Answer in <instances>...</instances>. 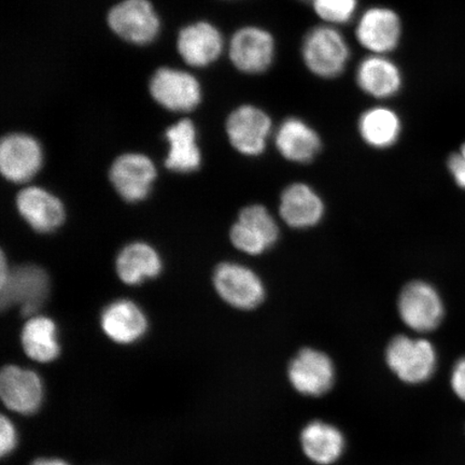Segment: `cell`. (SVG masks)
<instances>
[{
  "label": "cell",
  "instance_id": "cell-31",
  "mask_svg": "<svg viewBox=\"0 0 465 465\" xmlns=\"http://www.w3.org/2000/svg\"><path fill=\"white\" fill-rule=\"evenodd\" d=\"M447 166H449L451 176L458 187L465 190V159L461 153H452L449 162H447Z\"/></svg>",
  "mask_w": 465,
  "mask_h": 465
},
{
  "label": "cell",
  "instance_id": "cell-15",
  "mask_svg": "<svg viewBox=\"0 0 465 465\" xmlns=\"http://www.w3.org/2000/svg\"><path fill=\"white\" fill-rule=\"evenodd\" d=\"M16 208L25 223L39 232L60 229L66 218L61 200L39 187L22 190L16 196Z\"/></svg>",
  "mask_w": 465,
  "mask_h": 465
},
{
  "label": "cell",
  "instance_id": "cell-27",
  "mask_svg": "<svg viewBox=\"0 0 465 465\" xmlns=\"http://www.w3.org/2000/svg\"><path fill=\"white\" fill-rule=\"evenodd\" d=\"M316 15L328 25L351 22L358 8V0H312Z\"/></svg>",
  "mask_w": 465,
  "mask_h": 465
},
{
  "label": "cell",
  "instance_id": "cell-24",
  "mask_svg": "<svg viewBox=\"0 0 465 465\" xmlns=\"http://www.w3.org/2000/svg\"><path fill=\"white\" fill-rule=\"evenodd\" d=\"M22 347L27 356L40 363H49L60 356L57 327L54 320L34 316L27 320L21 333Z\"/></svg>",
  "mask_w": 465,
  "mask_h": 465
},
{
  "label": "cell",
  "instance_id": "cell-25",
  "mask_svg": "<svg viewBox=\"0 0 465 465\" xmlns=\"http://www.w3.org/2000/svg\"><path fill=\"white\" fill-rule=\"evenodd\" d=\"M402 124L398 114L387 107L366 110L359 120V133L363 141L377 149L392 147L398 142Z\"/></svg>",
  "mask_w": 465,
  "mask_h": 465
},
{
  "label": "cell",
  "instance_id": "cell-16",
  "mask_svg": "<svg viewBox=\"0 0 465 465\" xmlns=\"http://www.w3.org/2000/svg\"><path fill=\"white\" fill-rule=\"evenodd\" d=\"M101 327L110 340L120 345H130L143 337L148 319L142 308L130 300L113 302L102 312Z\"/></svg>",
  "mask_w": 465,
  "mask_h": 465
},
{
  "label": "cell",
  "instance_id": "cell-18",
  "mask_svg": "<svg viewBox=\"0 0 465 465\" xmlns=\"http://www.w3.org/2000/svg\"><path fill=\"white\" fill-rule=\"evenodd\" d=\"M356 81L365 94L377 100H386L398 94L403 84L397 64L380 54H371L360 62Z\"/></svg>",
  "mask_w": 465,
  "mask_h": 465
},
{
  "label": "cell",
  "instance_id": "cell-13",
  "mask_svg": "<svg viewBox=\"0 0 465 465\" xmlns=\"http://www.w3.org/2000/svg\"><path fill=\"white\" fill-rule=\"evenodd\" d=\"M402 36V23L394 10L373 7L365 11L356 27V37L364 49L385 55L397 48Z\"/></svg>",
  "mask_w": 465,
  "mask_h": 465
},
{
  "label": "cell",
  "instance_id": "cell-5",
  "mask_svg": "<svg viewBox=\"0 0 465 465\" xmlns=\"http://www.w3.org/2000/svg\"><path fill=\"white\" fill-rule=\"evenodd\" d=\"M213 286L220 298L237 310H254L265 299V287L261 278L248 267L232 262L216 267Z\"/></svg>",
  "mask_w": 465,
  "mask_h": 465
},
{
  "label": "cell",
  "instance_id": "cell-28",
  "mask_svg": "<svg viewBox=\"0 0 465 465\" xmlns=\"http://www.w3.org/2000/svg\"><path fill=\"white\" fill-rule=\"evenodd\" d=\"M230 237L235 248L250 255H259L265 252L267 249H270L263 237L238 220L232 226Z\"/></svg>",
  "mask_w": 465,
  "mask_h": 465
},
{
  "label": "cell",
  "instance_id": "cell-1",
  "mask_svg": "<svg viewBox=\"0 0 465 465\" xmlns=\"http://www.w3.org/2000/svg\"><path fill=\"white\" fill-rule=\"evenodd\" d=\"M49 291L50 279L42 267L27 264L11 270L5 255H2L0 302L3 310L19 305L23 316H36Z\"/></svg>",
  "mask_w": 465,
  "mask_h": 465
},
{
  "label": "cell",
  "instance_id": "cell-17",
  "mask_svg": "<svg viewBox=\"0 0 465 465\" xmlns=\"http://www.w3.org/2000/svg\"><path fill=\"white\" fill-rule=\"evenodd\" d=\"M279 213L290 228L310 229L323 218L324 203L310 185L296 183L283 190Z\"/></svg>",
  "mask_w": 465,
  "mask_h": 465
},
{
  "label": "cell",
  "instance_id": "cell-4",
  "mask_svg": "<svg viewBox=\"0 0 465 465\" xmlns=\"http://www.w3.org/2000/svg\"><path fill=\"white\" fill-rule=\"evenodd\" d=\"M401 319L411 330L428 333L444 319L445 307L438 290L426 282L407 283L399 296Z\"/></svg>",
  "mask_w": 465,
  "mask_h": 465
},
{
  "label": "cell",
  "instance_id": "cell-7",
  "mask_svg": "<svg viewBox=\"0 0 465 465\" xmlns=\"http://www.w3.org/2000/svg\"><path fill=\"white\" fill-rule=\"evenodd\" d=\"M272 129L270 115L252 104L238 107L226 121V134L232 148L248 156L264 153Z\"/></svg>",
  "mask_w": 465,
  "mask_h": 465
},
{
  "label": "cell",
  "instance_id": "cell-12",
  "mask_svg": "<svg viewBox=\"0 0 465 465\" xmlns=\"http://www.w3.org/2000/svg\"><path fill=\"white\" fill-rule=\"evenodd\" d=\"M155 102L172 112H191L201 102V86L193 75L172 68H161L150 81Z\"/></svg>",
  "mask_w": 465,
  "mask_h": 465
},
{
  "label": "cell",
  "instance_id": "cell-29",
  "mask_svg": "<svg viewBox=\"0 0 465 465\" xmlns=\"http://www.w3.org/2000/svg\"><path fill=\"white\" fill-rule=\"evenodd\" d=\"M17 444L16 429L9 418L3 416L0 421V451L2 456L10 455L15 450Z\"/></svg>",
  "mask_w": 465,
  "mask_h": 465
},
{
  "label": "cell",
  "instance_id": "cell-30",
  "mask_svg": "<svg viewBox=\"0 0 465 465\" xmlns=\"http://www.w3.org/2000/svg\"><path fill=\"white\" fill-rule=\"evenodd\" d=\"M450 383L453 392L465 402V357L459 360L453 368Z\"/></svg>",
  "mask_w": 465,
  "mask_h": 465
},
{
  "label": "cell",
  "instance_id": "cell-14",
  "mask_svg": "<svg viewBox=\"0 0 465 465\" xmlns=\"http://www.w3.org/2000/svg\"><path fill=\"white\" fill-rule=\"evenodd\" d=\"M0 395L10 411L22 415L35 414L44 401L42 378L20 366H5L0 375Z\"/></svg>",
  "mask_w": 465,
  "mask_h": 465
},
{
  "label": "cell",
  "instance_id": "cell-33",
  "mask_svg": "<svg viewBox=\"0 0 465 465\" xmlns=\"http://www.w3.org/2000/svg\"><path fill=\"white\" fill-rule=\"evenodd\" d=\"M460 153L463 156V158L465 159V143L462 144Z\"/></svg>",
  "mask_w": 465,
  "mask_h": 465
},
{
  "label": "cell",
  "instance_id": "cell-26",
  "mask_svg": "<svg viewBox=\"0 0 465 465\" xmlns=\"http://www.w3.org/2000/svg\"><path fill=\"white\" fill-rule=\"evenodd\" d=\"M238 221L257 232L260 236L264 238L270 248L274 246L278 241V224L275 218L264 206L252 205L243 208Z\"/></svg>",
  "mask_w": 465,
  "mask_h": 465
},
{
  "label": "cell",
  "instance_id": "cell-2",
  "mask_svg": "<svg viewBox=\"0 0 465 465\" xmlns=\"http://www.w3.org/2000/svg\"><path fill=\"white\" fill-rule=\"evenodd\" d=\"M351 56L348 43L332 25H320L306 34L302 57L308 71L319 78L333 79L345 71Z\"/></svg>",
  "mask_w": 465,
  "mask_h": 465
},
{
  "label": "cell",
  "instance_id": "cell-10",
  "mask_svg": "<svg viewBox=\"0 0 465 465\" xmlns=\"http://www.w3.org/2000/svg\"><path fill=\"white\" fill-rule=\"evenodd\" d=\"M42 145L26 134L15 133L3 138L0 143V171L8 182L25 183L42 170Z\"/></svg>",
  "mask_w": 465,
  "mask_h": 465
},
{
  "label": "cell",
  "instance_id": "cell-19",
  "mask_svg": "<svg viewBox=\"0 0 465 465\" xmlns=\"http://www.w3.org/2000/svg\"><path fill=\"white\" fill-rule=\"evenodd\" d=\"M179 54L191 66L203 67L217 60L223 50V38L217 27L199 22L183 29L177 42Z\"/></svg>",
  "mask_w": 465,
  "mask_h": 465
},
{
  "label": "cell",
  "instance_id": "cell-20",
  "mask_svg": "<svg viewBox=\"0 0 465 465\" xmlns=\"http://www.w3.org/2000/svg\"><path fill=\"white\" fill-rule=\"evenodd\" d=\"M276 147L284 159L294 163H310L322 149L318 133L299 118H288L276 132Z\"/></svg>",
  "mask_w": 465,
  "mask_h": 465
},
{
  "label": "cell",
  "instance_id": "cell-6",
  "mask_svg": "<svg viewBox=\"0 0 465 465\" xmlns=\"http://www.w3.org/2000/svg\"><path fill=\"white\" fill-rule=\"evenodd\" d=\"M229 54L238 71L249 74L264 73L275 60L274 37L264 28L242 27L232 37Z\"/></svg>",
  "mask_w": 465,
  "mask_h": 465
},
{
  "label": "cell",
  "instance_id": "cell-23",
  "mask_svg": "<svg viewBox=\"0 0 465 465\" xmlns=\"http://www.w3.org/2000/svg\"><path fill=\"white\" fill-rule=\"evenodd\" d=\"M168 154L165 165L176 173H193L199 170L202 154L196 141V130L191 120L184 119L166 131Z\"/></svg>",
  "mask_w": 465,
  "mask_h": 465
},
{
  "label": "cell",
  "instance_id": "cell-11",
  "mask_svg": "<svg viewBox=\"0 0 465 465\" xmlns=\"http://www.w3.org/2000/svg\"><path fill=\"white\" fill-rule=\"evenodd\" d=\"M109 176L122 199L138 203L150 194L156 178V168L147 155L127 153L114 162Z\"/></svg>",
  "mask_w": 465,
  "mask_h": 465
},
{
  "label": "cell",
  "instance_id": "cell-22",
  "mask_svg": "<svg viewBox=\"0 0 465 465\" xmlns=\"http://www.w3.org/2000/svg\"><path fill=\"white\" fill-rule=\"evenodd\" d=\"M302 449L308 459L320 465L335 463L345 450L341 430L323 421H312L302 430Z\"/></svg>",
  "mask_w": 465,
  "mask_h": 465
},
{
  "label": "cell",
  "instance_id": "cell-8",
  "mask_svg": "<svg viewBox=\"0 0 465 465\" xmlns=\"http://www.w3.org/2000/svg\"><path fill=\"white\" fill-rule=\"evenodd\" d=\"M108 25L126 42L145 45L160 31V20L149 0H124L108 14Z\"/></svg>",
  "mask_w": 465,
  "mask_h": 465
},
{
  "label": "cell",
  "instance_id": "cell-9",
  "mask_svg": "<svg viewBox=\"0 0 465 465\" xmlns=\"http://www.w3.org/2000/svg\"><path fill=\"white\" fill-rule=\"evenodd\" d=\"M288 377L299 393L322 397L334 385L335 368L332 360L324 352L304 348L290 362Z\"/></svg>",
  "mask_w": 465,
  "mask_h": 465
},
{
  "label": "cell",
  "instance_id": "cell-21",
  "mask_svg": "<svg viewBox=\"0 0 465 465\" xmlns=\"http://www.w3.org/2000/svg\"><path fill=\"white\" fill-rule=\"evenodd\" d=\"M160 254L145 242H133L121 250L115 261L116 274L130 286L141 284L161 274Z\"/></svg>",
  "mask_w": 465,
  "mask_h": 465
},
{
  "label": "cell",
  "instance_id": "cell-3",
  "mask_svg": "<svg viewBox=\"0 0 465 465\" xmlns=\"http://www.w3.org/2000/svg\"><path fill=\"white\" fill-rule=\"evenodd\" d=\"M386 362L399 380L416 385L431 378L438 363V356L434 346L429 341L399 335L389 342Z\"/></svg>",
  "mask_w": 465,
  "mask_h": 465
},
{
  "label": "cell",
  "instance_id": "cell-34",
  "mask_svg": "<svg viewBox=\"0 0 465 465\" xmlns=\"http://www.w3.org/2000/svg\"><path fill=\"white\" fill-rule=\"evenodd\" d=\"M302 2H312V0H302Z\"/></svg>",
  "mask_w": 465,
  "mask_h": 465
},
{
  "label": "cell",
  "instance_id": "cell-32",
  "mask_svg": "<svg viewBox=\"0 0 465 465\" xmlns=\"http://www.w3.org/2000/svg\"><path fill=\"white\" fill-rule=\"evenodd\" d=\"M32 465H69L67 462L61 460V459H38Z\"/></svg>",
  "mask_w": 465,
  "mask_h": 465
}]
</instances>
